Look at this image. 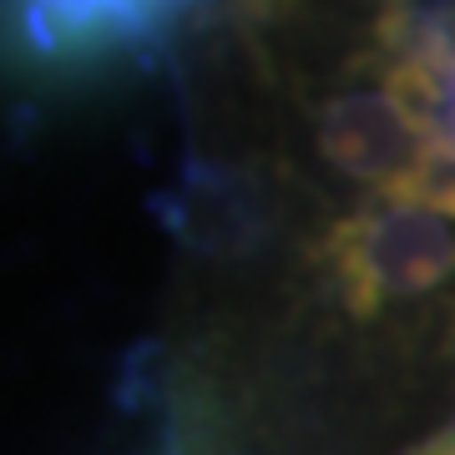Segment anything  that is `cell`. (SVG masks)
Masks as SVG:
<instances>
[{"label":"cell","mask_w":455,"mask_h":455,"mask_svg":"<svg viewBox=\"0 0 455 455\" xmlns=\"http://www.w3.org/2000/svg\"><path fill=\"white\" fill-rule=\"evenodd\" d=\"M329 299L349 319H379L455 278V197L395 193L370 197L324 228L314 248Z\"/></svg>","instance_id":"cell-1"},{"label":"cell","mask_w":455,"mask_h":455,"mask_svg":"<svg viewBox=\"0 0 455 455\" xmlns=\"http://www.w3.org/2000/svg\"><path fill=\"white\" fill-rule=\"evenodd\" d=\"M197 0H0V56L31 71H92L167 36Z\"/></svg>","instance_id":"cell-2"},{"label":"cell","mask_w":455,"mask_h":455,"mask_svg":"<svg viewBox=\"0 0 455 455\" xmlns=\"http://www.w3.org/2000/svg\"><path fill=\"white\" fill-rule=\"evenodd\" d=\"M309 137L314 157L370 197L420 193L430 178V142L405 97L390 86L385 61L374 66V82H349L329 92L309 116Z\"/></svg>","instance_id":"cell-3"},{"label":"cell","mask_w":455,"mask_h":455,"mask_svg":"<svg viewBox=\"0 0 455 455\" xmlns=\"http://www.w3.org/2000/svg\"><path fill=\"white\" fill-rule=\"evenodd\" d=\"M374 51L430 142V178L420 193L455 197V5L451 0H379Z\"/></svg>","instance_id":"cell-4"},{"label":"cell","mask_w":455,"mask_h":455,"mask_svg":"<svg viewBox=\"0 0 455 455\" xmlns=\"http://www.w3.org/2000/svg\"><path fill=\"white\" fill-rule=\"evenodd\" d=\"M410 455H455V425L451 430H440V435H430L425 445H415Z\"/></svg>","instance_id":"cell-5"}]
</instances>
